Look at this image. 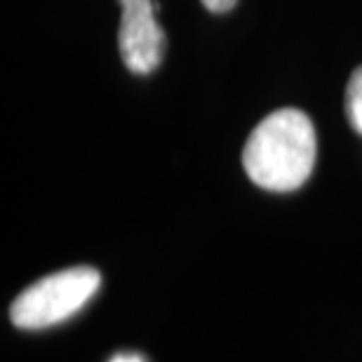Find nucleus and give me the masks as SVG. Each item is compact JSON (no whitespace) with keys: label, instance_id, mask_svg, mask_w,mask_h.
<instances>
[{"label":"nucleus","instance_id":"1","mask_svg":"<svg viewBox=\"0 0 362 362\" xmlns=\"http://www.w3.org/2000/svg\"><path fill=\"white\" fill-rule=\"evenodd\" d=\"M315 127L299 108H280L252 129L243 148V168L266 191H296L315 168Z\"/></svg>","mask_w":362,"mask_h":362},{"label":"nucleus","instance_id":"2","mask_svg":"<svg viewBox=\"0 0 362 362\" xmlns=\"http://www.w3.org/2000/svg\"><path fill=\"white\" fill-rule=\"evenodd\" d=\"M101 285V273L92 266L57 271L28 285L10 306V320L19 329H45L76 315Z\"/></svg>","mask_w":362,"mask_h":362},{"label":"nucleus","instance_id":"3","mask_svg":"<svg viewBox=\"0 0 362 362\" xmlns=\"http://www.w3.org/2000/svg\"><path fill=\"white\" fill-rule=\"evenodd\" d=\"M118 47L125 66L136 76H148L165 57V31L156 21V0H118Z\"/></svg>","mask_w":362,"mask_h":362},{"label":"nucleus","instance_id":"4","mask_svg":"<svg viewBox=\"0 0 362 362\" xmlns=\"http://www.w3.org/2000/svg\"><path fill=\"white\" fill-rule=\"evenodd\" d=\"M346 120L362 136V66L353 71L346 85Z\"/></svg>","mask_w":362,"mask_h":362},{"label":"nucleus","instance_id":"5","mask_svg":"<svg viewBox=\"0 0 362 362\" xmlns=\"http://www.w3.org/2000/svg\"><path fill=\"white\" fill-rule=\"evenodd\" d=\"M202 5H205L209 12L223 14V12L233 10V7L238 5V0H202Z\"/></svg>","mask_w":362,"mask_h":362},{"label":"nucleus","instance_id":"6","mask_svg":"<svg viewBox=\"0 0 362 362\" xmlns=\"http://www.w3.org/2000/svg\"><path fill=\"white\" fill-rule=\"evenodd\" d=\"M111 362H144V358H139V356H115Z\"/></svg>","mask_w":362,"mask_h":362}]
</instances>
